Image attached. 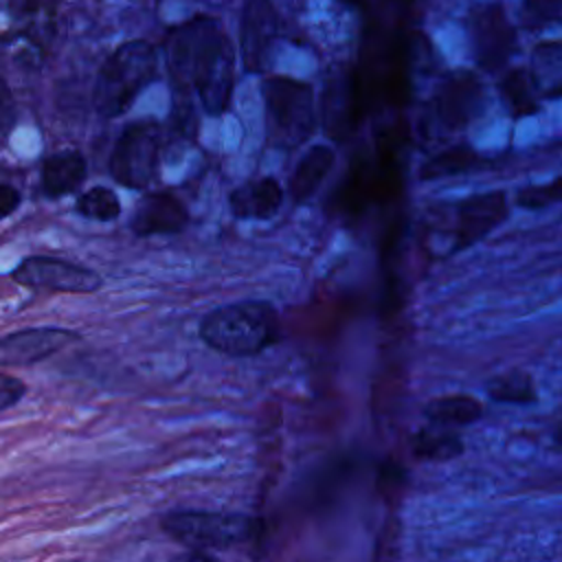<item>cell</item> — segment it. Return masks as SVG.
<instances>
[{
  "mask_svg": "<svg viewBox=\"0 0 562 562\" xmlns=\"http://www.w3.org/2000/svg\"><path fill=\"white\" fill-rule=\"evenodd\" d=\"M167 66L176 88H195L204 110L222 114L233 94L235 55L228 37L209 18L176 26L167 37Z\"/></svg>",
  "mask_w": 562,
  "mask_h": 562,
  "instance_id": "obj_1",
  "label": "cell"
},
{
  "mask_svg": "<svg viewBox=\"0 0 562 562\" xmlns=\"http://www.w3.org/2000/svg\"><path fill=\"white\" fill-rule=\"evenodd\" d=\"M281 323L268 301H239L215 307L200 323V338L226 356H255L279 340Z\"/></svg>",
  "mask_w": 562,
  "mask_h": 562,
  "instance_id": "obj_2",
  "label": "cell"
},
{
  "mask_svg": "<svg viewBox=\"0 0 562 562\" xmlns=\"http://www.w3.org/2000/svg\"><path fill=\"white\" fill-rule=\"evenodd\" d=\"M156 77V53L149 42L121 44L101 66L94 83V108L101 116L123 114Z\"/></svg>",
  "mask_w": 562,
  "mask_h": 562,
  "instance_id": "obj_3",
  "label": "cell"
},
{
  "mask_svg": "<svg viewBox=\"0 0 562 562\" xmlns=\"http://www.w3.org/2000/svg\"><path fill=\"white\" fill-rule=\"evenodd\" d=\"M266 127L272 145L294 149L303 145L316 127L312 88L292 77H270L263 81Z\"/></svg>",
  "mask_w": 562,
  "mask_h": 562,
  "instance_id": "obj_4",
  "label": "cell"
},
{
  "mask_svg": "<svg viewBox=\"0 0 562 562\" xmlns=\"http://www.w3.org/2000/svg\"><path fill=\"white\" fill-rule=\"evenodd\" d=\"M162 531L176 542L198 549H231L255 540L261 522L244 514L224 512H171L162 518Z\"/></svg>",
  "mask_w": 562,
  "mask_h": 562,
  "instance_id": "obj_5",
  "label": "cell"
},
{
  "mask_svg": "<svg viewBox=\"0 0 562 562\" xmlns=\"http://www.w3.org/2000/svg\"><path fill=\"white\" fill-rule=\"evenodd\" d=\"M160 127L156 123L136 121L127 125L110 156L112 178L130 189L147 187L160 165Z\"/></svg>",
  "mask_w": 562,
  "mask_h": 562,
  "instance_id": "obj_6",
  "label": "cell"
},
{
  "mask_svg": "<svg viewBox=\"0 0 562 562\" xmlns=\"http://www.w3.org/2000/svg\"><path fill=\"white\" fill-rule=\"evenodd\" d=\"M452 211L450 252H459L474 246L496 226H501L507 220L509 204L505 191H487L461 200Z\"/></svg>",
  "mask_w": 562,
  "mask_h": 562,
  "instance_id": "obj_7",
  "label": "cell"
},
{
  "mask_svg": "<svg viewBox=\"0 0 562 562\" xmlns=\"http://www.w3.org/2000/svg\"><path fill=\"white\" fill-rule=\"evenodd\" d=\"M13 279L20 285L48 290V292H72V294H88L101 288V277L83 266L68 263L55 257H26L15 270Z\"/></svg>",
  "mask_w": 562,
  "mask_h": 562,
  "instance_id": "obj_8",
  "label": "cell"
},
{
  "mask_svg": "<svg viewBox=\"0 0 562 562\" xmlns=\"http://www.w3.org/2000/svg\"><path fill=\"white\" fill-rule=\"evenodd\" d=\"M468 33L474 59L481 68L494 72L509 59L516 42V31L501 4H483L472 11Z\"/></svg>",
  "mask_w": 562,
  "mask_h": 562,
  "instance_id": "obj_9",
  "label": "cell"
},
{
  "mask_svg": "<svg viewBox=\"0 0 562 562\" xmlns=\"http://www.w3.org/2000/svg\"><path fill=\"white\" fill-rule=\"evenodd\" d=\"M485 105V90L470 72L450 75L432 99L435 123L446 132H459L479 119Z\"/></svg>",
  "mask_w": 562,
  "mask_h": 562,
  "instance_id": "obj_10",
  "label": "cell"
},
{
  "mask_svg": "<svg viewBox=\"0 0 562 562\" xmlns=\"http://www.w3.org/2000/svg\"><path fill=\"white\" fill-rule=\"evenodd\" d=\"M364 116L356 72L351 68L336 72L323 94V125L327 134L334 140H345L356 132Z\"/></svg>",
  "mask_w": 562,
  "mask_h": 562,
  "instance_id": "obj_11",
  "label": "cell"
},
{
  "mask_svg": "<svg viewBox=\"0 0 562 562\" xmlns=\"http://www.w3.org/2000/svg\"><path fill=\"white\" fill-rule=\"evenodd\" d=\"M79 336L68 329L37 327L22 329L0 338V367H26L68 347Z\"/></svg>",
  "mask_w": 562,
  "mask_h": 562,
  "instance_id": "obj_12",
  "label": "cell"
},
{
  "mask_svg": "<svg viewBox=\"0 0 562 562\" xmlns=\"http://www.w3.org/2000/svg\"><path fill=\"white\" fill-rule=\"evenodd\" d=\"M277 35V15L270 0H250L241 11L239 50L246 70H263Z\"/></svg>",
  "mask_w": 562,
  "mask_h": 562,
  "instance_id": "obj_13",
  "label": "cell"
},
{
  "mask_svg": "<svg viewBox=\"0 0 562 562\" xmlns=\"http://www.w3.org/2000/svg\"><path fill=\"white\" fill-rule=\"evenodd\" d=\"M334 202L336 211L349 222L362 220L371 206H378L371 149H360L353 154L342 182L336 189Z\"/></svg>",
  "mask_w": 562,
  "mask_h": 562,
  "instance_id": "obj_14",
  "label": "cell"
},
{
  "mask_svg": "<svg viewBox=\"0 0 562 562\" xmlns=\"http://www.w3.org/2000/svg\"><path fill=\"white\" fill-rule=\"evenodd\" d=\"M189 222L184 204L171 193H149L145 195L132 217V228L136 235L156 233H180Z\"/></svg>",
  "mask_w": 562,
  "mask_h": 562,
  "instance_id": "obj_15",
  "label": "cell"
},
{
  "mask_svg": "<svg viewBox=\"0 0 562 562\" xmlns=\"http://www.w3.org/2000/svg\"><path fill=\"white\" fill-rule=\"evenodd\" d=\"M336 165V149L327 143L312 145L292 169L288 180V193L294 204H303L321 189L325 178L331 173Z\"/></svg>",
  "mask_w": 562,
  "mask_h": 562,
  "instance_id": "obj_16",
  "label": "cell"
},
{
  "mask_svg": "<svg viewBox=\"0 0 562 562\" xmlns=\"http://www.w3.org/2000/svg\"><path fill=\"white\" fill-rule=\"evenodd\" d=\"M283 198H285V191L279 184V180L266 176L233 189V193L228 195V204L237 217L268 220L279 213Z\"/></svg>",
  "mask_w": 562,
  "mask_h": 562,
  "instance_id": "obj_17",
  "label": "cell"
},
{
  "mask_svg": "<svg viewBox=\"0 0 562 562\" xmlns=\"http://www.w3.org/2000/svg\"><path fill=\"white\" fill-rule=\"evenodd\" d=\"M86 178V160L77 149L50 154L42 165V187L50 198L75 191Z\"/></svg>",
  "mask_w": 562,
  "mask_h": 562,
  "instance_id": "obj_18",
  "label": "cell"
},
{
  "mask_svg": "<svg viewBox=\"0 0 562 562\" xmlns=\"http://www.w3.org/2000/svg\"><path fill=\"white\" fill-rule=\"evenodd\" d=\"M483 415V402L474 395L465 393H452L430 400L424 406V417L435 426L457 428V426H470Z\"/></svg>",
  "mask_w": 562,
  "mask_h": 562,
  "instance_id": "obj_19",
  "label": "cell"
},
{
  "mask_svg": "<svg viewBox=\"0 0 562 562\" xmlns=\"http://www.w3.org/2000/svg\"><path fill=\"white\" fill-rule=\"evenodd\" d=\"M483 156L474 151L470 145H452L446 147L437 154H432L422 167H419V178L422 180H439V178H450L459 173L474 171L483 165Z\"/></svg>",
  "mask_w": 562,
  "mask_h": 562,
  "instance_id": "obj_20",
  "label": "cell"
},
{
  "mask_svg": "<svg viewBox=\"0 0 562 562\" xmlns=\"http://www.w3.org/2000/svg\"><path fill=\"white\" fill-rule=\"evenodd\" d=\"M411 452L419 461H448L463 452V441L452 428L432 424L411 437Z\"/></svg>",
  "mask_w": 562,
  "mask_h": 562,
  "instance_id": "obj_21",
  "label": "cell"
},
{
  "mask_svg": "<svg viewBox=\"0 0 562 562\" xmlns=\"http://www.w3.org/2000/svg\"><path fill=\"white\" fill-rule=\"evenodd\" d=\"M501 94L514 116H529L538 112V86L527 68H514L501 79Z\"/></svg>",
  "mask_w": 562,
  "mask_h": 562,
  "instance_id": "obj_22",
  "label": "cell"
},
{
  "mask_svg": "<svg viewBox=\"0 0 562 562\" xmlns=\"http://www.w3.org/2000/svg\"><path fill=\"white\" fill-rule=\"evenodd\" d=\"M485 391L494 402L503 404H531L538 397L533 378L522 369H509L494 375L492 380H487Z\"/></svg>",
  "mask_w": 562,
  "mask_h": 562,
  "instance_id": "obj_23",
  "label": "cell"
},
{
  "mask_svg": "<svg viewBox=\"0 0 562 562\" xmlns=\"http://www.w3.org/2000/svg\"><path fill=\"white\" fill-rule=\"evenodd\" d=\"M531 75L542 94H562V42H544L533 50Z\"/></svg>",
  "mask_w": 562,
  "mask_h": 562,
  "instance_id": "obj_24",
  "label": "cell"
},
{
  "mask_svg": "<svg viewBox=\"0 0 562 562\" xmlns=\"http://www.w3.org/2000/svg\"><path fill=\"white\" fill-rule=\"evenodd\" d=\"M75 206H77V211L83 217L99 220V222L114 220L121 213V202H119L116 193L112 189H108V187H92V189H88L86 193H81L77 198Z\"/></svg>",
  "mask_w": 562,
  "mask_h": 562,
  "instance_id": "obj_25",
  "label": "cell"
},
{
  "mask_svg": "<svg viewBox=\"0 0 562 562\" xmlns=\"http://www.w3.org/2000/svg\"><path fill=\"white\" fill-rule=\"evenodd\" d=\"M558 202H562V176L542 184H529L516 193V204L527 211H540Z\"/></svg>",
  "mask_w": 562,
  "mask_h": 562,
  "instance_id": "obj_26",
  "label": "cell"
},
{
  "mask_svg": "<svg viewBox=\"0 0 562 562\" xmlns=\"http://www.w3.org/2000/svg\"><path fill=\"white\" fill-rule=\"evenodd\" d=\"M562 15V0H525L522 22L527 29H544Z\"/></svg>",
  "mask_w": 562,
  "mask_h": 562,
  "instance_id": "obj_27",
  "label": "cell"
},
{
  "mask_svg": "<svg viewBox=\"0 0 562 562\" xmlns=\"http://www.w3.org/2000/svg\"><path fill=\"white\" fill-rule=\"evenodd\" d=\"M24 393H26V386L22 380L0 371V411L18 404L24 397Z\"/></svg>",
  "mask_w": 562,
  "mask_h": 562,
  "instance_id": "obj_28",
  "label": "cell"
},
{
  "mask_svg": "<svg viewBox=\"0 0 562 562\" xmlns=\"http://www.w3.org/2000/svg\"><path fill=\"white\" fill-rule=\"evenodd\" d=\"M15 123V101L7 86V81L0 77V138H4Z\"/></svg>",
  "mask_w": 562,
  "mask_h": 562,
  "instance_id": "obj_29",
  "label": "cell"
},
{
  "mask_svg": "<svg viewBox=\"0 0 562 562\" xmlns=\"http://www.w3.org/2000/svg\"><path fill=\"white\" fill-rule=\"evenodd\" d=\"M20 191L11 184L0 182V220L9 217L20 206Z\"/></svg>",
  "mask_w": 562,
  "mask_h": 562,
  "instance_id": "obj_30",
  "label": "cell"
},
{
  "mask_svg": "<svg viewBox=\"0 0 562 562\" xmlns=\"http://www.w3.org/2000/svg\"><path fill=\"white\" fill-rule=\"evenodd\" d=\"M553 443L558 446V448H562V422L555 426V430H553Z\"/></svg>",
  "mask_w": 562,
  "mask_h": 562,
  "instance_id": "obj_31",
  "label": "cell"
}]
</instances>
